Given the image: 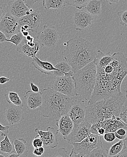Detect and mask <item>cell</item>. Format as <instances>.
Masks as SVG:
<instances>
[{
  "label": "cell",
  "instance_id": "1",
  "mask_svg": "<svg viewBox=\"0 0 127 157\" xmlns=\"http://www.w3.org/2000/svg\"><path fill=\"white\" fill-rule=\"evenodd\" d=\"M113 54L114 59L109 64L96 68V83L88 103L98 101L122 92L121 85L127 76V58L121 52Z\"/></svg>",
  "mask_w": 127,
  "mask_h": 157
},
{
  "label": "cell",
  "instance_id": "2",
  "mask_svg": "<svg viewBox=\"0 0 127 157\" xmlns=\"http://www.w3.org/2000/svg\"><path fill=\"white\" fill-rule=\"evenodd\" d=\"M127 98V91L105 98L98 101L88 103L85 121L90 123L119 117Z\"/></svg>",
  "mask_w": 127,
  "mask_h": 157
},
{
  "label": "cell",
  "instance_id": "3",
  "mask_svg": "<svg viewBox=\"0 0 127 157\" xmlns=\"http://www.w3.org/2000/svg\"><path fill=\"white\" fill-rule=\"evenodd\" d=\"M62 52L65 61L72 68L74 73L78 71L95 59L96 48L88 40L75 36L67 41Z\"/></svg>",
  "mask_w": 127,
  "mask_h": 157
},
{
  "label": "cell",
  "instance_id": "4",
  "mask_svg": "<svg viewBox=\"0 0 127 157\" xmlns=\"http://www.w3.org/2000/svg\"><path fill=\"white\" fill-rule=\"evenodd\" d=\"M42 93V103L40 108L42 117L57 121L64 115H68L74 98L51 88H44Z\"/></svg>",
  "mask_w": 127,
  "mask_h": 157
},
{
  "label": "cell",
  "instance_id": "5",
  "mask_svg": "<svg viewBox=\"0 0 127 157\" xmlns=\"http://www.w3.org/2000/svg\"><path fill=\"white\" fill-rule=\"evenodd\" d=\"M97 68L94 61L73 74L76 97L84 101L90 100L95 87Z\"/></svg>",
  "mask_w": 127,
  "mask_h": 157
},
{
  "label": "cell",
  "instance_id": "6",
  "mask_svg": "<svg viewBox=\"0 0 127 157\" xmlns=\"http://www.w3.org/2000/svg\"><path fill=\"white\" fill-rule=\"evenodd\" d=\"M102 136L91 134L79 143L72 144L73 148L69 157H87L94 148L103 147Z\"/></svg>",
  "mask_w": 127,
  "mask_h": 157
},
{
  "label": "cell",
  "instance_id": "7",
  "mask_svg": "<svg viewBox=\"0 0 127 157\" xmlns=\"http://www.w3.org/2000/svg\"><path fill=\"white\" fill-rule=\"evenodd\" d=\"M60 39L57 29L54 26L44 25L42 30L38 33L35 40L42 46L52 48L57 44Z\"/></svg>",
  "mask_w": 127,
  "mask_h": 157
},
{
  "label": "cell",
  "instance_id": "8",
  "mask_svg": "<svg viewBox=\"0 0 127 157\" xmlns=\"http://www.w3.org/2000/svg\"><path fill=\"white\" fill-rule=\"evenodd\" d=\"M52 88L66 96L72 98L76 97L75 84L73 75L56 77Z\"/></svg>",
  "mask_w": 127,
  "mask_h": 157
},
{
  "label": "cell",
  "instance_id": "9",
  "mask_svg": "<svg viewBox=\"0 0 127 157\" xmlns=\"http://www.w3.org/2000/svg\"><path fill=\"white\" fill-rule=\"evenodd\" d=\"M92 124L86 121L78 124H74L72 130L65 140L71 144L80 142L92 134L90 130Z\"/></svg>",
  "mask_w": 127,
  "mask_h": 157
},
{
  "label": "cell",
  "instance_id": "10",
  "mask_svg": "<svg viewBox=\"0 0 127 157\" xmlns=\"http://www.w3.org/2000/svg\"><path fill=\"white\" fill-rule=\"evenodd\" d=\"M0 30L2 31L7 38L20 31L18 18L7 12L0 21Z\"/></svg>",
  "mask_w": 127,
  "mask_h": 157
},
{
  "label": "cell",
  "instance_id": "11",
  "mask_svg": "<svg viewBox=\"0 0 127 157\" xmlns=\"http://www.w3.org/2000/svg\"><path fill=\"white\" fill-rule=\"evenodd\" d=\"M86 106L84 101L74 100L71 105L68 115L73 121L74 124H78L85 121Z\"/></svg>",
  "mask_w": 127,
  "mask_h": 157
},
{
  "label": "cell",
  "instance_id": "12",
  "mask_svg": "<svg viewBox=\"0 0 127 157\" xmlns=\"http://www.w3.org/2000/svg\"><path fill=\"white\" fill-rule=\"evenodd\" d=\"M35 132L38 135L43 144L45 148H56L59 144L58 132L53 127H47L46 131L39 130L38 128L35 129Z\"/></svg>",
  "mask_w": 127,
  "mask_h": 157
},
{
  "label": "cell",
  "instance_id": "13",
  "mask_svg": "<svg viewBox=\"0 0 127 157\" xmlns=\"http://www.w3.org/2000/svg\"><path fill=\"white\" fill-rule=\"evenodd\" d=\"M7 12L18 18L29 15L34 11L27 6L24 0H11L6 7Z\"/></svg>",
  "mask_w": 127,
  "mask_h": 157
},
{
  "label": "cell",
  "instance_id": "14",
  "mask_svg": "<svg viewBox=\"0 0 127 157\" xmlns=\"http://www.w3.org/2000/svg\"><path fill=\"white\" fill-rule=\"evenodd\" d=\"M42 17L37 10H34L29 15L19 18L18 21L20 26L26 25L28 30L34 33H37L42 21Z\"/></svg>",
  "mask_w": 127,
  "mask_h": 157
},
{
  "label": "cell",
  "instance_id": "15",
  "mask_svg": "<svg viewBox=\"0 0 127 157\" xmlns=\"http://www.w3.org/2000/svg\"><path fill=\"white\" fill-rule=\"evenodd\" d=\"M22 107L13 104L6 105L5 117L10 125L18 124L24 120V112Z\"/></svg>",
  "mask_w": 127,
  "mask_h": 157
},
{
  "label": "cell",
  "instance_id": "16",
  "mask_svg": "<svg viewBox=\"0 0 127 157\" xmlns=\"http://www.w3.org/2000/svg\"><path fill=\"white\" fill-rule=\"evenodd\" d=\"M93 16L87 11H78L74 12L73 20L75 29L82 31L88 28L93 21Z\"/></svg>",
  "mask_w": 127,
  "mask_h": 157
},
{
  "label": "cell",
  "instance_id": "17",
  "mask_svg": "<svg viewBox=\"0 0 127 157\" xmlns=\"http://www.w3.org/2000/svg\"><path fill=\"white\" fill-rule=\"evenodd\" d=\"M96 123L99 127L104 128L106 133L114 132L121 128L127 129V125L123 122L119 117H114L111 119H105Z\"/></svg>",
  "mask_w": 127,
  "mask_h": 157
},
{
  "label": "cell",
  "instance_id": "18",
  "mask_svg": "<svg viewBox=\"0 0 127 157\" xmlns=\"http://www.w3.org/2000/svg\"><path fill=\"white\" fill-rule=\"evenodd\" d=\"M56 125L58 127L57 132L60 133L63 138L65 140L72 130L74 124L69 116L66 115L62 116L59 120L56 121Z\"/></svg>",
  "mask_w": 127,
  "mask_h": 157
},
{
  "label": "cell",
  "instance_id": "19",
  "mask_svg": "<svg viewBox=\"0 0 127 157\" xmlns=\"http://www.w3.org/2000/svg\"><path fill=\"white\" fill-rule=\"evenodd\" d=\"M27 107L30 110H35L40 107L42 103V93H34L31 90L27 91L24 96Z\"/></svg>",
  "mask_w": 127,
  "mask_h": 157
},
{
  "label": "cell",
  "instance_id": "20",
  "mask_svg": "<svg viewBox=\"0 0 127 157\" xmlns=\"http://www.w3.org/2000/svg\"><path fill=\"white\" fill-rule=\"evenodd\" d=\"M42 45L37 41L36 44L31 46L27 44L26 39H24L22 42L17 47V51L22 55L30 58H34L39 51Z\"/></svg>",
  "mask_w": 127,
  "mask_h": 157
},
{
  "label": "cell",
  "instance_id": "21",
  "mask_svg": "<svg viewBox=\"0 0 127 157\" xmlns=\"http://www.w3.org/2000/svg\"><path fill=\"white\" fill-rule=\"evenodd\" d=\"M32 63L38 71L45 75H52L53 72L56 70L55 66L51 63L41 60L36 56L32 58Z\"/></svg>",
  "mask_w": 127,
  "mask_h": 157
},
{
  "label": "cell",
  "instance_id": "22",
  "mask_svg": "<svg viewBox=\"0 0 127 157\" xmlns=\"http://www.w3.org/2000/svg\"><path fill=\"white\" fill-rule=\"evenodd\" d=\"M114 54L111 55L110 52L105 53L99 50L97 51L96 57L94 61L96 68H102L109 64L114 59Z\"/></svg>",
  "mask_w": 127,
  "mask_h": 157
},
{
  "label": "cell",
  "instance_id": "23",
  "mask_svg": "<svg viewBox=\"0 0 127 157\" xmlns=\"http://www.w3.org/2000/svg\"><path fill=\"white\" fill-rule=\"evenodd\" d=\"M55 67L56 70L53 72V74L56 77L73 75L74 74L71 67L66 61L60 62L55 65Z\"/></svg>",
  "mask_w": 127,
  "mask_h": 157
},
{
  "label": "cell",
  "instance_id": "24",
  "mask_svg": "<svg viewBox=\"0 0 127 157\" xmlns=\"http://www.w3.org/2000/svg\"><path fill=\"white\" fill-rule=\"evenodd\" d=\"M84 8L87 12L90 14L92 16H99L101 13V1L89 0Z\"/></svg>",
  "mask_w": 127,
  "mask_h": 157
},
{
  "label": "cell",
  "instance_id": "25",
  "mask_svg": "<svg viewBox=\"0 0 127 157\" xmlns=\"http://www.w3.org/2000/svg\"><path fill=\"white\" fill-rule=\"evenodd\" d=\"M26 143V140L23 138H16L13 140L15 150L19 157L27 156L28 149Z\"/></svg>",
  "mask_w": 127,
  "mask_h": 157
},
{
  "label": "cell",
  "instance_id": "26",
  "mask_svg": "<svg viewBox=\"0 0 127 157\" xmlns=\"http://www.w3.org/2000/svg\"><path fill=\"white\" fill-rule=\"evenodd\" d=\"M65 4V0H42V5L46 10L61 9Z\"/></svg>",
  "mask_w": 127,
  "mask_h": 157
},
{
  "label": "cell",
  "instance_id": "27",
  "mask_svg": "<svg viewBox=\"0 0 127 157\" xmlns=\"http://www.w3.org/2000/svg\"><path fill=\"white\" fill-rule=\"evenodd\" d=\"M4 139L0 142V151L2 153L11 154L16 152L14 145L10 142L7 135H5Z\"/></svg>",
  "mask_w": 127,
  "mask_h": 157
},
{
  "label": "cell",
  "instance_id": "28",
  "mask_svg": "<svg viewBox=\"0 0 127 157\" xmlns=\"http://www.w3.org/2000/svg\"><path fill=\"white\" fill-rule=\"evenodd\" d=\"M5 97L9 104H13L23 107L22 101L20 98L17 93L14 92H9L5 95Z\"/></svg>",
  "mask_w": 127,
  "mask_h": 157
},
{
  "label": "cell",
  "instance_id": "29",
  "mask_svg": "<svg viewBox=\"0 0 127 157\" xmlns=\"http://www.w3.org/2000/svg\"><path fill=\"white\" fill-rule=\"evenodd\" d=\"M125 144V140H119V141L113 144L109 150L108 157H116L122 151Z\"/></svg>",
  "mask_w": 127,
  "mask_h": 157
},
{
  "label": "cell",
  "instance_id": "30",
  "mask_svg": "<svg viewBox=\"0 0 127 157\" xmlns=\"http://www.w3.org/2000/svg\"><path fill=\"white\" fill-rule=\"evenodd\" d=\"M109 150L103 147L94 148L87 155V157H108Z\"/></svg>",
  "mask_w": 127,
  "mask_h": 157
},
{
  "label": "cell",
  "instance_id": "31",
  "mask_svg": "<svg viewBox=\"0 0 127 157\" xmlns=\"http://www.w3.org/2000/svg\"><path fill=\"white\" fill-rule=\"evenodd\" d=\"M89 0H65V4L81 10L84 8Z\"/></svg>",
  "mask_w": 127,
  "mask_h": 157
},
{
  "label": "cell",
  "instance_id": "32",
  "mask_svg": "<svg viewBox=\"0 0 127 157\" xmlns=\"http://www.w3.org/2000/svg\"><path fill=\"white\" fill-rule=\"evenodd\" d=\"M24 38L22 33L20 31L18 33L12 35L10 37V39H6V41L11 43L17 46L22 42Z\"/></svg>",
  "mask_w": 127,
  "mask_h": 157
},
{
  "label": "cell",
  "instance_id": "33",
  "mask_svg": "<svg viewBox=\"0 0 127 157\" xmlns=\"http://www.w3.org/2000/svg\"><path fill=\"white\" fill-rule=\"evenodd\" d=\"M116 138L119 140H127V129L125 128H119L114 132Z\"/></svg>",
  "mask_w": 127,
  "mask_h": 157
},
{
  "label": "cell",
  "instance_id": "34",
  "mask_svg": "<svg viewBox=\"0 0 127 157\" xmlns=\"http://www.w3.org/2000/svg\"><path fill=\"white\" fill-rule=\"evenodd\" d=\"M119 117L123 122L127 125V98L123 105Z\"/></svg>",
  "mask_w": 127,
  "mask_h": 157
},
{
  "label": "cell",
  "instance_id": "35",
  "mask_svg": "<svg viewBox=\"0 0 127 157\" xmlns=\"http://www.w3.org/2000/svg\"><path fill=\"white\" fill-rule=\"evenodd\" d=\"M120 20V24L123 26H127V9L124 11H120L117 13Z\"/></svg>",
  "mask_w": 127,
  "mask_h": 157
},
{
  "label": "cell",
  "instance_id": "36",
  "mask_svg": "<svg viewBox=\"0 0 127 157\" xmlns=\"http://www.w3.org/2000/svg\"><path fill=\"white\" fill-rule=\"evenodd\" d=\"M103 138L107 142L111 143L114 141L116 138L114 132H107L104 134Z\"/></svg>",
  "mask_w": 127,
  "mask_h": 157
},
{
  "label": "cell",
  "instance_id": "37",
  "mask_svg": "<svg viewBox=\"0 0 127 157\" xmlns=\"http://www.w3.org/2000/svg\"><path fill=\"white\" fill-rule=\"evenodd\" d=\"M33 146L34 148H39V147H43V144L42 140L39 136L38 135L33 140L32 143Z\"/></svg>",
  "mask_w": 127,
  "mask_h": 157
},
{
  "label": "cell",
  "instance_id": "38",
  "mask_svg": "<svg viewBox=\"0 0 127 157\" xmlns=\"http://www.w3.org/2000/svg\"><path fill=\"white\" fill-rule=\"evenodd\" d=\"M44 151H45V148L43 147L34 148V149L33 151V154L36 156H41L43 155Z\"/></svg>",
  "mask_w": 127,
  "mask_h": 157
},
{
  "label": "cell",
  "instance_id": "39",
  "mask_svg": "<svg viewBox=\"0 0 127 157\" xmlns=\"http://www.w3.org/2000/svg\"><path fill=\"white\" fill-rule=\"evenodd\" d=\"M9 126H3L0 124V132H1V136H3L5 135H8L9 133Z\"/></svg>",
  "mask_w": 127,
  "mask_h": 157
},
{
  "label": "cell",
  "instance_id": "40",
  "mask_svg": "<svg viewBox=\"0 0 127 157\" xmlns=\"http://www.w3.org/2000/svg\"><path fill=\"white\" fill-rule=\"evenodd\" d=\"M24 1L30 9H32L33 5L37 2H39L40 1L42 2V0H24Z\"/></svg>",
  "mask_w": 127,
  "mask_h": 157
},
{
  "label": "cell",
  "instance_id": "41",
  "mask_svg": "<svg viewBox=\"0 0 127 157\" xmlns=\"http://www.w3.org/2000/svg\"><path fill=\"white\" fill-rule=\"evenodd\" d=\"M116 157H127V144H125V147L123 148L122 151L120 152V154H118Z\"/></svg>",
  "mask_w": 127,
  "mask_h": 157
},
{
  "label": "cell",
  "instance_id": "42",
  "mask_svg": "<svg viewBox=\"0 0 127 157\" xmlns=\"http://www.w3.org/2000/svg\"><path fill=\"white\" fill-rule=\"evenodd\" d=\"M30 87H31V91H33L34 93H38L39 92V89L38 87L35 84L33 83V82H31L30 83Z\"/></svg>",
  "mask_w": 127,
  "mask_h": 157
},
{
  "label": "cell",
  "instance_id": "43",
  "mask_svg": "<svg viewBox=\"0 0 127 157\" xmlns=\"http://www.w3.org/2000/svg\"><path fill=\"white\" fill-rule=\"evenodd\" d=\"M6 39H7L5 34L0 30V43H2L5 41H6Z\"/></svg>",
  "mask_w": 127,
  "mask_h": 157
},
{
  "label": "cell",
  "instance_id": "44",
  "mask_svg": "<svg viewBox=\"0 0 127 157\" xmlns=\"http://www.w3.org/2000/svg\"><path fill=\"white\" fill-rule=\"evenodd\" d=\"M10 81L9 78L5 77H0V84H4Z\"/></svg>",
  "mask_w": 127,
  "mask_h": 157
},
{
  "label": "cell",
  "instance_id": "45",
  "mask_svg": "<svg viewBox=\"0 0 127 157\" xmlns=\"http://www.w3.org/2000/svg\"><path fill=\"white\" fill-rule=\"evenodd\" d=\"M109 4L112 5L113 4H117L119 2L120 0H105Z\"/></svg>",
  "mask_w": 127,
  "mask_h": 157
},
{
  "label": "cell",
  "instance_id": "46",
  "mask_svg": "<svg viewBox=\"0 0 127 157\" xmlns=\"http://www.w3.org/2000/svg\"><path fill=\"white\" fill-rule=\"evenodd\" d=\"M8 157H18L19 155L18 154H17L16 152H13V153H11V154H9L7 156Z\"/></svg>",
  "mask_w": 127,
  "mask_h": 157
},
{
  "label": "cell",
  "instance_id": "47",
  "mask_svg": "<svg viewBox=\"0 0 127 157\" xmlns=\"http://www.w3.org/2000/svg\"><path fill=\"white\" fill-rule=\"evenodd\" d=\"M25 39H26V40L27 41L33 42L34 40V38H33V37H31V36H29V35H28L27 36L25 37Z\"/></svg>",
  "mask_w": 127,
  "mask_h": 157
},
{
  "label": "cell",
  "instance_id": "48",
  "mask_svg": "<svg viewBox=\"0 0 127 157\" xmlns=\"http://www.w3.org/2000/svg\"><path fill=\"white\" fill-rule=\"evenodd\" d=\"M4 11L2 7L0 6V20L2 18L3 14Z\"/></svg>",
  "mask_w": 127,
  "mask_h": 157
},
{
  "label": "cell",
  "instance_id": "49",
  "mask_svg": "<svg viewBox=\"0 0 127 157\" xmlns=\"http://www.w3.org/2000/svg\"><path fill=\"white\" fill-rule=\"evenodd\" d=\"M22 33L23 35L24 36V37H26L28 35H29V33H28V31H27V30L23 31V32H22Z\"/></svg>",
  "mask_w": 127,
  "mask_h": 157
},
{
  "label": "cell",
  "instance_id": "50",
  "mask_svg": "<svg viewBox=\"0 0 127 157\" xmlns=\"http://www.w3.org/2000/svg\"><path fill=\"white\" fill-rule=\"evenodd\" d=\"M5 156L4 155H3V153H0V157H5Z\"/></svg>",
  "mask_w": 127,
  "mask_h": 157
}]
</instances>
